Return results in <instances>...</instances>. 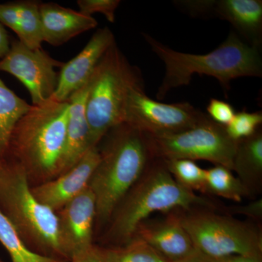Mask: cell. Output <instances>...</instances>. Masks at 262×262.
I'll return each mask as SVG.
<instances>
[{
	"label": "cell",
	"mask_w": 262,
	"mask_h": 262,
	"mask_svg": "<svg viewBox=\"0 0 262 262\" xmlns=\"http://www.w3.org/2000/svg\"><path fill=\"white\" fill-rule=\"evenodd\" d=\"M142 36L165 65V75L156 95L158 100L164 99L172 89L188 85L194 75L214 77L226 96L232 80L243 77H261L260 48L248 44L235 32L229 33L225 42L213 51L202 55L176 51L149 34L142 33Z\"/></svg>",
	"instance_id": "1"
},
{
	"label": "cell",
	"mask_w": 262,
	"mask_h": 262,
	"mask_svg": "<svg viewBox=\"0 0 262 262\" xmlns=\"http://www.w3.org/2000/svg\"><path fill=\"white\" fill-rule=\"evenodd\" d=\"M70 102L50 99L34 106L12 131L8 151L29 175L56 178L62 173ZM6 152V153H7Z\"/></svg>",
	"instance_id": "2"
},
{
	"label": "cell",
	"mask_w": 262,
	"mask_h": 262,
	"mask_svg": "<svg viewBox=\"0 0 262 262\" xmlns=\"http://www.w3.org/2000/svg\"><path fill=\"white\" fill-rule=\"evenodd\" d=\"M108 133L110 140L100 151L101 159L89 183L96 199V217L101 222L111 219L153 157L144 133L125 123Z\"/></svg>",
	"instance_id": "3"
},
{
	"label": "cell",
	"mask_w": 262,
	"mask_h": 262,
	"mask_svg": "<svg viewBox=\"0 0 262 262\" xmlns=\"http://www.w3.org/2000/svg\"><path fill=\"white\" fill-rule=\"evenodd\" d=\"M29 177L20 165H7L0 178V211L12 222L32 251L67 261L59 238L57 212L32 192Z\"/></svg>",
	"instance_id": "4"
},
{
	"label": "cell",
	"mask_w": 262,
	"mask_h": 262,
	"mask_svg": "<svg viewBox=\"0 0 262 262\" xmlns=\"http://www.w3.org/2000/svg\"><path fill=\"white\" fill-rule=\"evenodd\" d=\"M144 84L141 72L114 43L98 62L89 81L86 116L91 143L97 146L114 127L124 123L125 105L134 88Z\"/></svg>",
	"instance_id": "5"
},
{
	"label": "cell",
	"mask_w": 262,
	"mask_h": 262,
	"mask_svg": "<svg viewBox=\"0 0 262 262\" xmlns=\"http://www.w3.org/2000/svg\"><path fill=\"white\" fill-rule=\"evenodd\" d=\"M204 204L205 200L177 182L163 160L142 175L120 202L112 215L110 234L114 239L126 244L135 235L138 227L155 212L188 210Z\"/></svg>",
	"instance_id": "6"
},
{
	"label": "cell",
	"mask_w": 262,
	"mask_h": 262,
	"mask_svg": "<svg viewBox=\"0 0 262 262\" xmlns=\"http://www.w3.org/2000/svg\"><path fill=\"white\" fill-rule=\"evenodd\" d=\"M153 157L162 160H206L233 169L238 141L229 137L226 127L209 117L194 127L167 135H146Z\"/></svg>",
	"instance_id": "7"
},
{
	"label": "cell",
	"mask_w": 262,
	"mask_h": 262,
	"mask_svg": "<svg viewBox=\"0 0 262 262\" xmlns=\"http://www.w3.org/2000/svg\"><path fill=\"white\" fill-rule=\"evenodd\" d=\"M181 223L198 251L213 259L232 255L261 256L262 239L244 222L213 213H194Z\"/></svg>",
	"instance_id": "8"
},
{
	"label": "cell",
	"mask_w": 262,
	"mask_h": 262,
	"mask_svg": "<svg viewBox=\"0 0 262 262\" xmlns=\"http://www.w3.org/2000/svg\"><path fill=\"white\" fill-rule=\"evenodd\" d=\"M208 117L188 102L165 103L146 94L144 84L134 88L127 97L124 123L146 135L158 136L182 132Z\"/></svg>",
	"instance_id": "9"
},
{
	"label": "cell",
	"mask_w": 262,
	"mask_h": 262,
	"mask_svg": "<svg viewBox=\"0 0 262 262\" xmlns=\"http://www.w3.org/2000/svg\"><path fill=\"white\" fill-rule=\"evenodd\" d=\"M64 63L52 58L42 49H30L20 41L10 42L9 51L0 59V71L8 72L28 90L32 105L49 101L56 92L58 77L55 69Z\"/></svg>",
	"instance_id": "10"
},
{
	"label": "cell",
	"mask_w": 262,
	"mask_h": 262,
	"mask_svg": "<svg viewBox=\"0 0 262 262\" xmlns=\"http://www.w3.org/2000/svg\"><path fill=\"white\" fill-rule=\"evenodd\" d=\"M179 8L194 17H217L227 20L245 42L259 48L262 39L261 0L178 1Z\"/></svg>",
	"instance_id": "11"
},
{
	"label": "cell",
	"mask_w": 262,
	"mask_h": 262,
	"mask_svg": "<svg viewBox=\"0 0 262 262\" xmlns=\"http://www.w3.org/2000/svg\"><path fill=\"white\" fill-rule=\"evenodd\" d=\"M59 238L67 261L93 246L96 203L90 187L57 212Z\"/></svg>",
	"instance_id": "12"
},
{
	"label": "cell",
	"mask_w": 262,
	"mask_h": 262,
	"mask_svg": "<svg viewBox=\"0 0 262 262\" xmlns=\"http://www.w3.org/2000/svg\"><path fill=\"white\" fill-rule=\"evenodd\" d=\"M101 159L100 150L94 146L75 166L56 178L32 188L36 198L54 211H58L89 187L90 181Z\"/></svg>",
	"instance_id": "13"
},
{
	"label": "cell",
	"mask_w": 262,
	"mask_h": 262,
	"mask_svg": "<svg viewBox=\"0 0 262 262\" xmlns=\"http://www.w3.org/2000/svg\"><path fill=\"white\" fill-rule=\"evenodd\" d=\"M114 43L115 36L108 27L96 31L82 51L62 67L52 99L68 101L74 93L87 84L98 62Z\"/></svg>",
	"instance_id": "14"
},
{
	"label": "cell",
	"mask_w": 262,
	"mask_h": 262,
	"mask_svg": "<svg viewBox=\"0 0 262 262\" xmlns=\"http://www.w3.org/2000/svg\"><path fill=\"white\" fill-rule=\"evenodd\" d=\"M134 237L142 239L169 262L187 257L198 251L179 218L144 221L138 227Z\"/></svg>",
	"instance_id": "15"
},
{
	"label": "cell",
	"mask_w": 262,
	"mask_h": 262,
	"mask_svg": "<svg viewBox=\"0 0 262 262\" xmlns=\"http://www.w3.org/2000/svg\"><path fill=\"white\" fill-rule=\"evenodd\" d=\"M39 9L43 40L51 46H61L98 25L97 20L92 16L56 3H40Z\"/></svg>",
	"instance_id": "16"
},
{
	"label": "cell",
	"mask_w": 262,
	"mask_h": 262,
	"mask_svg": "<svg viewBox=\"0 0 262 262\" xmlns=\"http://www.w3.org/2000/svg\"><path fill=\"white\" fill-rule=\"evenodd\" d=\"M89 91V82L74 93L70 102L68 121L66 136V149L62 173H65L82 158L92 147L91 131L86 116V100Z\"/></svg>",
	"instance_id": "17"
},
{
	"label": "cell",
	"mask_w": 262,
	"mask_h": 262,
	"mask_svg": "<svg viewBox=\"0 0 262 262\" xmlns=\"http://www.w3.org/2000/svg\"><path fill=\"white\" fill-rule=\"evenodd\" d=\"M40 3L17 1L0 4V24L17 34L18 40L30 49L42 48Z\"/></svg>",
	"instance_id": "18"
},
{
	"label": "cell",
	"mask_w": 262,
	"mask_h": 262,
	"mask_svg": "<svg viewBox=\"0 0 262 262\" xmlns=\"http://www.w3.org/2000/svg\"><path fill=\"white\" fill-rule=\"evenodd\" d=\"M232 170L237 173V178L248 190L259 183L262 176L261 131L257 130L253 136L238 141Z\"/></svg>",
	"instance_id": "19"
},
{
	"label": "cell",
	"mask_w": 262,
	"mask_h": 262,
	"mask_svg": "<svg viewBox=\"0 0 262 262\" xmlns=\"http://www.w3.org/2000/svg\"><path fill=\"white\" fill-rule=\"evenodd\" d=\"M32 105L18 97L0 79V153L5 155L8 150L12 131Z\"/></svg>",
	"instance_id": "20"
},
{
	"label": "cell",
	"mask_w": 262,
	"mask_h": 262,
	"mask_svg": "<svg viewBox=\"0 0 262 262\" xmlns=\"http://www.w3.org/2000/svg\"><path fill=\"white\" fill-rule=\"evenodd\" d=\"M0 243L9 253L12 262H67L32 251L9 219L0 211Z\"/></svg>",
	"instance_id": "21"
},
{
	"label": "cell",
	"mask_w": 262,
	"mask_h": 262,
	"mask_svg": "<svg viewBox=\"0 0 262 262\" xmlns=\"http://www.w3.org/2000/svg\"><path fill=\"white\" fill-rule=\"evenodd\" d=\"M206 192L239 203L249 190L230 169L215 165L206 170Z\"/></svg>",
	"instance_id": "22"
},
{
	"label": "cell",
	"mask_w": 262,
	"mask_h": 262,
	"mask_svg": "<svg viewBox=\"0 0 262 262\" xmlns=\"http://www.w3.org/2000/svg\"><path fill=\"white\" fill-rule=\"evenodd\" d=\"M105 262H169L142 239L133 237L122 247L105 249Z\"/></svg>",
	"instance_id": "23"
},
{
	"label": "cell",
	"mask_w": 262,
	"mask_h": 262,
	"mask_svg": "<svg viewBox=\"0 0 262 262\" xmlns=\"http://www.w3.org/2000/svg\"><path fill=\"white\" fill-rule=\"evenodd\" d=\"M173 179L183 187L194 192H206V170L187 159L163 160Z\"/></svg>",
	"instance_id": "24"
},
{
	"label": "cell",
	"mask_w": 262,
	"mask_h": 262,
	"mask_svg": "<svg viewBox=\"0 0 262 262\" xmlns=\"http://www.w3.org/2000/svg\"><path fill=\"white\" fill-rule=\"evenodd\" d=\"M262 122V114L241 112L235 113L233 119L226 126V131L231 139L238 141L253 136L258 130Z\"/></svg>",
	"instance_id": "25"
},
{
	"label": "cell",
	"mask_w": 262,
	"mask_h": 262,
	"mask_svg": "<svg viewBox=\"0 0 262 262\" xmlns=\"http://www.w3.org/2000/svg\"><path fill=\"white\" fill-rule=\"evenodd\" d=\"M120 3V0H78L77 5L82 14L92 16L101 13L110 23H115V12Z\"/></svg>",
	"instance_id": "26"
},
{
	"label": "cell",
	"mask_w": 262,
	"mask_h": 262,
	"mask_svg": "<svg viewBox=\"0 0 262 262\" xmlns=\"http://www.w3.org/2000/svg\"><path fill=\"white\" fill-rule=\"evenodd\" d=\"M207 115L213 121L227 126L235 115L233 106L229 103L215 98H211L207 106Z\"/></svg>",
	"instance_id": "27"
},
{
	"label": "cell",
	"mask_w": 262,
	"mask_h": 262,
	"mask_svg": "<svg viewBox=\"0 0 262 262\" xmlns=\"http://www.w3.org/2000/svg\"><path fill=\"white\" fill-rule=\"evenodd\" d=\"M67 262H105V249L93 245Z\"/></svg>",
	"instance_id": "28"
},
{
	"label": "cell",
	"mask_w": 262,
	"mask_h": 262,
	"mask_svg": "<svg viewBox=\"0 0 262 262\" xmlns=\"http://www.w3.org/2000/svg\"><path fill=\"white\" fill-rule=\"evenodd\" d=\"M238 212L241 214L247 215L253 219H260L262 215V202L258 200L246 206L239 207Z\"/></svg>",
	"instance_id": "29"
},
{
	"label": "cell",
	"mask_w": 262,
	"mask_h": 262,
	"mask_svg": "<svg viewBox=\"0 0 262 262\" xmlns=\"http://www.w3.org/2000/svg\"><path fill=\"white\" fill-rule=\"evenodd\" d=\"M214 262H262L261 256L251 255H232L214 259Z\"/></svg>",
	"instance_id": "30"
},
{
	"label": "cell",
	"mask_w": 262,
	"mask_h": 262,
	"mask_svg": "<svg viewBox=\"0 0 262 262\" xmlns=\"http://www.w3.org/2000/svg\"><path fill=\"white\" fill-rule=\"evenodd\" d=\"M10 42L8 33L4 26L0 24V59L8 53L10 49Z\"/></svg>",
	"instance_id": "31"
},
{
	"label": "cell",
	"mask_w": 262,
	"mask_h": 262,
	"mask_svg": "<svg viewBox=\"0 0 262 262\" xmlns=\"http://www.w3.org/2000/svg\"><path fill=\"white\" fill-rule=\"evenodd\" d=\"M170 262H214V259L203 254L200 251H196L187 257Z\"/></svg>",
	"instance_id": "32"
},
{
	"label": "cell",
	"mask_w": 262,
	"mask_h": 262,
	"mask_svg": "<svg viewBox=\"0 0 262 262\" xmlns=\"http://www.w3.org/2000/svg\"><path fill=\"white\" fill-rule=\"evenodd\" d=\"M4 155H3L0 153V178L3 177V173H4L5 169H6L7 164L6 161L3 158Z\"/></svg>",
	"instance_id": "33"
},
{
	"label": "cell",
	"mask_w": 262,
	"mask_h": 262,
	"mask_svg": "<svg viewBox=\"0 0 262 262\" xmlns=\"http://www.w3.org/2000/svg\"><path fill=\"white\" fill-rule=\"evenodd\" d=\"M0 262H3V261H0Z\"/></svg>",
	"instance_id": "34"
}]
</instances>
